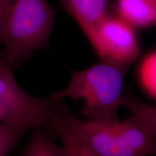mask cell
<instances>
[{
    "label": "cell",
    "mask_w": 156,
    "mask_h": 156,
    "mask_svg": "<svg viewBox=\"0 0 156 156\" xmlns=\"http://www.w3.org/2000/svg\"><path fill=\"white\" fill-rule=\"evenodd\" d=\"M13 0H0V44H2L6 22Z\"/></svg>",
    "instance_id": "4fadbf2b"
},
{
    "label": "cell",
    "mask_w": 156,
    "mask_h": 156,
    "mask_svg": "<svg viewBox=\"0 0 156 156\" xmlns=\"http://www.w3.org/2000/svg\"><path fill=\"white\" fill-rule=\"evenodd\" d=\"M70 131L85 147L100 156H156V141L145 123L131 114L121 121L90 122L64 111Z\"/></svg>",
    "instance_id": "7a4b0ae2"
},
{
    "label": "cell",
    "mask_w": 156,
    "mask_h": 156,
    "mask_svg": "<svg viewBox=\"0 0 156 156\" xmlns=\"http://www.w3.org/2000/svg\"><path fill=\"white\" fill-rule=\"evenodd\" d=\"M124 107L145 123L156 141V105L148 104L126 95Z\"/></svg>",
    "instance_id": "8fae6325"
},
{
    "label": "cell",
    "mask_w": 156,
    "mask_h": 156,
    "mask_svg": "<svg viewBox=\"0 0 156 156\" xmlns=\"http://www.w3.org/2000/svg\"><path fill=\"white\" fill-rule=\"evenodd\" d=\"M6 64H10L9 63L8 60L6 57L5 53L3 52H0V70L2 69V67H5Z\"/></svg>",
    "instance_id": "5bb4252c"
},
{
    "label": "cell",
    "mask_w": 156,
    "mask_h": 156,
    "mask_svg": "<svg viewBox=\"0 0 156 156\" xmlns=\"http://www.w3.org/2000/svg\"><path fill=\"white\" fill-rule=\"evenodd\" d=\"M86 38L100 61L125 71L140 55L136 29L116 15L109 14Z\"/></svg>",
    "instance_id": "5b68a950"
},
{
    "label": "cell",
    "mask_w": 156,
    "mask_h": 156,
    "mask_svg": "<svg viewBox=\"0 0 156 156\" xmlns=\"http://www.w3.org/2000/svg\"><path fill=\"white\" fill-rule=\"evenodd\" d=\"M116 15L134 28H156L154 0H116Z\"/></svg>",
    "instance_id": "52a82bcc"
},
{
    "label": "cell",
    "mask_w": 156,
    "mask_h": 156,
    "mask_svg": "<svg viewBox=\"0 0 156 156\" xmlns=\"http://www.w3.org/2000/svg\"><path fill=\"white\" fill-rule=\"evenodd\" d=\"M154 1H155V3H156V0H154Z\"/></svg>",
    "instance_id": "9a60e30c"
},
{
    "label": "cell",
    "mask_w": 156,
    "mask_h": 156,
    "mask_svg": "<svg viewBox=\"0 0 156 156\" xmlns=\"http://www.w3.org/2000/svg\"><path fill=\"white\" fill-rule=\"evenodd\" d=\"M126 71L100 61L86 69L72 70L69 83L50 96L54 101L69 98L83 103L85 120L111 122L119 120V108L124 106V80Z\"/></svg>",
    "instance_id": "6da1fadb"
},
{
    "label": "cell",
    "mask_w": 156,
    "mask_h": 156,
    "mask_svg": "<svg viewBox=\"0 0 156 156\" xmlns=\"http://www.w3.org/2000/svg\"><path fill=\"white\" fill-rule=\"evenodd\" d=\"M28 129L24 126L0 123V156L7 155Z\"/></svg>",
    "instance_id": "7c38bea8"
},
{
    "label": "cell",
    "mask_w": 156,
    "mask_h": 156,
    "mask_svg": "<svg viewBox=\"0 0 156 156\" xmlns=\"http://www.w3.org/2000/svg\"><path fill=\"white\" fill-rule=\"evenodd\" d=\"M137 77L144 90L156 99V50L146 55L140 62Z\"/></svg>",
    "instance_id": "30bf717a"
},
{
    "label": "cell",
    "mask_w": 156,
    "mask_h": 156,
    "mask_svg": "<svg viewBox=\"0 0 156 156\" xmlns=\"http://www.w3.org/2000/svg\"><path fill=\"white\" fill-rule=\"evenodd\" d=\"M66 11L87 36L98 26L108 12V0H60Z\"/></svg>",
    "instance_id": "8992f818"
},
{
    "label": "cell",
    "mask_w": 156,
    "mask_h": 156,
    "mask_svg": "<svg viewBox=\"0 0 156 156\" xmlns=\"http://www.w3.org/2000/svg\"><path fill=\"white\" fill-rule=\"evenodd\" d=\"M10 64L0 70V123L28 128H51V119L61 101L38 98L19 85Z\"/></svg>",
    "instance_id": "277c9868"
},
{
    "label": "cell",
    "mask_w": 156,
    "mask_h": 156,
    "mask_svg": "<svg viewBox=\"0 0 156 156\" xmlns=\"http://www.w3.org/2000/svg\"><path fill=\"white\" fill-rule=\"evenodd\" d=\"M55 16L47 0H13L2 40L4 53L12 68L36 51L48 47Z\"/></svg>",
    "instance_id": "3957f363"
},
{
    "label": "cell",
    "mask_w": 156,
    "mask_h": 156,
    "mask_svg": "<svg viewBox=\"0 0 156 156\" xmlns=\"http://www.w3.org/2000/svg\"><path fill=\"white\" fill-rule=\"evenodd\" d=\"M23 156H67V153L63 146L56 144L44 128H36Z\"/></svg>",
    "instance_id": "9c48e42d"
},
{
    "label": "cell",
    "mask_w": 156,
    "mask_h": 156,
    "mask_svg": "<svg viewBox=\"0 0 156 156\" xmlns=\"http://www.w3.org/2000/svg\"><path fill=\"white\" fill-rule=\"evenodd\" d=\"M63 109H58L51 119V129L54 130L62 140L67 156H100L85 147L70 131L64 119Z\"/></svg>",
    "instance_id": "ba28073f"
}]
</instances>
